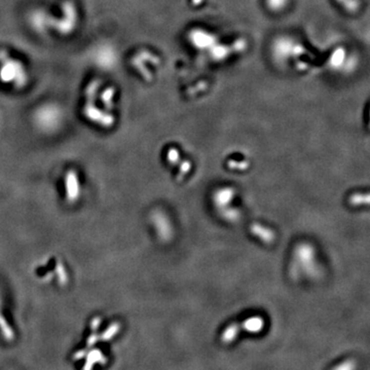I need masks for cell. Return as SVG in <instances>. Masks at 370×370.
Instances as JSON below:
<instances>
[{
	"label": "cell",
	"instance_id": "obj_15",
	"mask_svg": "<svg viewBox=\"0 0 370 370\" xmlns=\"http://www.w3.org/2000/svg\"><path fill=\"white\" fill-rule=\"evenodd\" d=\"M355 369H356V363L353 360L343 361L340 364L332 368V370H355Z\"/></svg>",
	"mask_w": 370,
	"mask_h": 370
},
{
	"label": "cell",
	"instance_id": "obj_9",
	"mask_svg": "<svg viewBox=\"0 0 370 370\" xmlns=\"http://www.w3.org/2000/svg\"><path fill=\"white\" fill-rule=\"evenodd\" d=\"M350 57L348 56L347 52L344 49H337L331 56L330 64L331 67L334 69H346V62L350 61Z\"/></svg>",
	"mask_w": 370,
	"mask_h": 370
},
{
	"label": "cell",
	"instance_id": "obj_16",
	"mask_svg": "<svg viewBox=\"0 0 370 370\" xmlns=\"http://www.w3.org/2000/svg\"><path fill=\"white\" fill-rule=\"evenodd\" d=\"M120 330V325L118 323L116 324H112L110 326V328L103 334V339L106 340V339H109L112 337V335H115L116 333H118V331Z\"/></svg>",
	"mask_w": 370,
	"mask_h": 370
},
{
	"label": "cell",
	"instance_id": "obj_13",
	"mask_svg": "<svg viewBox=\"0 0 370 370\" xmlns=\"http://www.w3.org/2000/svg\"><path fill=\"white\" fill-rule=\"evenodd\" d=\"M335 1L338 2L348 12H356L361 5V0H335Z\"/></svg>",
	"mask_w": 370,
	"mask_h": 370
},
{
	"label": "cell",
	"instance_id": "obj_5",
	"mask_svg": "<svg viewBox=\"0 0 370 370\" xmlns=\"http://www.w3.org/2000/svg\"><path fill=\"white\" fill-rule=\"evenodd\" d=\"M152 221L155 225L156 231H158L159 236L163 240H169L172 237V223H171L170 219L164 213H154L152 215Z\"/></svg>",
	"mask_w": 370,
	"mask_h": 370
},
{
	"label": "cell",
	"instance_id": "obj_4",
	"mask_svg": "<svg viewBox=\"0 0 370 370\" xmlns=\"http://www.w3.org/2000/svg\"><path fill=\"white\" fill-rule=\"evenodd\" d=\"M249 230H250V233L255 238H257L259 241H261L262 243L266 245H270V244L275 243L276 233L274 232V230L269 229V227L259 222H254L250 225Z\"/></svg>",
	"mask_w": 370,
	"mask_h": 370
},
{
	"label": "cell",
	"instance_id": "obj_6",
	"mask_svg": "<svg viewBox=\"0 0 370 370\" xmlns=\"http://www.w3.org/2000/svg\"><path fill=\"white\" fill-rule=\"evenodd\" d=\"M192 45L197 49H208L214 41V35L211 32L196 29L190 36Z\"/></svg>",
	"mask_w": 370,
	"mask_h": 370
},
{
	"label": "cell",
	"instance_id": "obj_12",
	"mask_svg": "<svg viewBox=\"0 0 370 370\" xmlns=\"http://www.w3.org/2000/svg\"><path fill=\"white\" fill-rule=\"evenodd\" d=\"M290 0H265V5L268 10L273 12H281L286 9Z\"/></svg>",
	"mask_w": 370,
	"mask_h": 370
},
{
	"label": "cell",
	"instance_id": "obj_3",
	"mask_svg": "<svg viewBox=\"0 0 370 370\" xmlns=\"http://www.w3.org/2000/svg\"><path fill=\"white\" fill-rule=\"evenodd\" d=\"M0 61L2 62L0 67V77L5 83L13 84L17 88H22L26 84L27 76L23 65L19 61L10 59V57L2 52L0 54Z\"/></svg>",
	"mask_w": 370,
	"mask_h": 370
},
{
	"label": "cell",
	"instance_id": "obj_10",
	"mask_svg": "<svg viewBox=\"0 0 370 370\" xmlns=\"http://www.w3.org/2000/svg\"><path fill=\"white\" fill-rule=\"evenodd\" d=\"M241 329H240V324L238 323H232L221 333V340L224 344H231L237 338L239 335Z\"/></svg>",
	"mask_w": 370,
	"mask_h": 370
},
{
	"label": "cell",
	"instance_id": "obj_14",
	"mask_svg": "<svg viewBox=\"0 0 370 370\" xmlns=\"http://www.w3.org/2000/svg\"><path fill=\"white\" fill-rule=\"evenodd\" d=\"M167 161L171 166L178 167L181 163L182 159L180 156V152L176 147H171L167 152Z\"/></svg>",
	"mask_w": 370,
	"mask_h": 370
},
{
	"label": "cell",
	"instance_id": "obj_2",
	"mask_svg": "<svg viewBox=\"0 0 370 370\" xmlns=\"http://www.w3.org/2000/svg\"><path fill=\"white\" fill-rule=\"evenodd\" d=\"M237 190L231 186H224L213 192L212 202L220 216L229 222H237L241 219V210L234 206Z\"/></svg>",
	"mask_w": 370,
	"mask_h": 370
},
{
	"label": "cell",
	"instance_id": "obj_7",
	"mask_svg": "<svg viewBox=\"0 0 370 370\" xmlns=\"http://www.w3.org/2000/svg\"><path fill=\"white\" fill-rule=\"evenodd\" d=\"M67 185V197L70 202H74L77 200L79 194V184L78 179L73 171H70L66 177Z\"/></svg>",
	"mask_w": 370,
	"mask_h": 370
},
{
	"label": "cell",
	"instance_id": "obj_1",
	"mask_svg": "<svg viewBox=\"0 0 370 370\" xmlns=\"http://www.w3.org/2000/svg\"><path fill=\"white\" fill-rule=\"evenodd\" d=\"M321 265L318 261L317 250L308 242L298 243L292 252L289 267L290 277L297 281L302 278L312 280L321 276Z\"/></svg>",
	"mask_w": 370,
	"mask_h": 370
},
{
	"label": "cell",
	"instance_id": "obj_17",
	"mask_svg": "<svg viewBox=\"0 0 370 370\" xmlns=\"http://www.w3.org/2000/svg\"><path fill=\"white\" fill-rule=\"evenodd\" d=\"M229 167L234 169V170H246L249 168V162H243V163H237L235 161L229 162Z\"/></svg>",
	"mask_w": 370,
	"mask_h": 370
},
{
	"label": "cell",
	"instance_id": "obj_8",
	"mask_svg": "<svg viewBox=\"0 0 370 370\" xmlns=\"http://www.w3.org/2000/svg\"><path fill=\"white\" fill-rule=\"evenodd\" d=\"M241 326L243 330L248 331L250 333H259L263 330L264 320L260 316H253L246 319L241 324Z\"/></svg>",
	"mask_w": 370,
	"mask_h": 370
},
{
	"label": "cell",
	"instance_id": "obj_11",
	"mask_svg": "<svg viewBox=\"0 0 370 370\" xmlns=\"http://www.w3.org/2000/svg\"><path fill=\"white\" fill-rule=\"evenodd\" d=\"M349 204L352 207H361L369 205L368 192H356L349 197Z\"/></svg>",
	"mask_w": 370,
	"mask_h": 370
}]
</instances>
